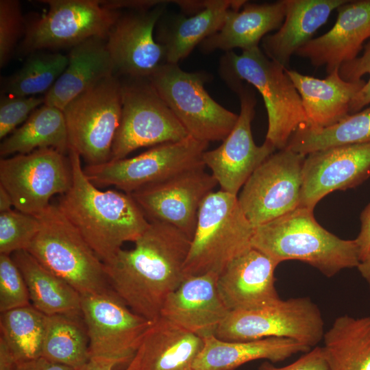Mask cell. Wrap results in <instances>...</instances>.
I'll use <instances>...</instances> for the list:
<instances>
[{
  "instance_id": "1",
  "label": "cell",
  "mask_w": 370,
  "mask_h": 370,
  "mask_svg": "<svg viewBox=\"0 0 370 370\" xmlns=\"http://www.w3.org/2000/svg\"><path fill=\"white\" fill-rule=\"evenodd\" d=\"M149 223L134 248L120 249L103 264L112 290L132 311L153 321L186 278L191 239L169 224Z\"/></svg>"
},
{
  "instance_id": "2",
  "label": "cell",
  "mask_w": 370,
  "mask_h": 370,
  "mask_svg": "<svg viewBox=\"0 0 370 370\" xmlns=\"http://www.w3.org/2000/svg\"><path fill=\"white\" fill-rule=\"evenodd\" d=\"M72 183L57 206L99 258L109 261L128 241L135 242L149 225L130 194L101 191L86 177L79 155L69 150Z\"/></svg>"
},
{
  "instance_id": "3",
  "label": "cell",
  "mask_w": 370,
  "mask_h": 370,
  "mask_svg": "<svg viewBox=\"0 0 370 370\" xmlns=\"http://www.w3.org/2000/svg\"><path fill=\"white\" fill-rule=\"evenodd\" d=\"M251 245L278 264L299 260L328 278L360 262L355 239L338 238L316 221L313 210L301 206L254 227Z\"/></svg>"
},
{
  "instance_id": "4",
  "label": "cell",
  "mask_w": 370,
  "mask_h": 370,
  "mask_svg": "<svg viewBox=\"0 0 370 370\" xmlns=\"http://www.w3.org/2000/svg\"><path fill=\"white\" fill-rule=\"evenodd\" d=\"M285 69L257 47L242 51L239 55L232 51L225 52L219 70L230 88L244 82L260 92L268 116L265 140L278 150L287 147L298 128L309 125L300 95Z\"/></svg>"
},
{
  "instance_id": "5",
  "label": "cell",
  "mask_w": 370,
  "mask_h": 370,
  "mask_svg": "<svg viewBox=\"0 0 370 370\" xmlns=\"http://www.w3.org/2000/svg\"><path fill=\"white\" fill-rule=\"evenodd\" d=\"M254 230L238 196L221 190L209 194L199 210L184 263L185 275H219L234 259L251 248Z\"/></svg>"
},
{
  "instance_id": "6",
  "label": "cell",
  "mask_w": 370,
  "mask_h": 370,
  "mask_svg": "<svg viewBox=\"0 0 370 370\" xmlns=\"http://www.w3.org/2000/svg\"><path fill=\"white\" fill-rule=\"evenodd\" d=\"M37 217L40 230L27 251L40 264L81 295L112 291L103 262L57 205L50 204Z\"/></svg>"
},
{
  "instance_id": "7",
  "label": "cell",
  "mask_w": 370,
  "mask_h": 370,
  "mask_svg": "<svg viewBox=\"0 0 370 370\" xmlns=\"http://www.w3.org/2000/svg\"><path fill=\"white\" fill-rule=\"evenodd\" d=\"M210 79L206 72H186L171 63L161 66L149 78L188 136L208 143L223 141L238 118L208 93L204 84Z\"/></svg>"
},
{
  "instance_id": "8",
  "label": "cell",
  "mask_w": 370,
  "mask_h": 370,
  "mask_svg": "<svg viewBox=\"0 0 370 370\" xmlns=\"http://www.w3.org/2000/svg\"><path fill=\"white\" fill-rule=\"evenodd\" d=\"M122 110V82L114 75L87 89L62 110L69 150L95 165L111 158Z\"/></svg>"
},
{
  "instance_id": "9",
  "label": "cell",
  "mask_w": 370,
  "mask_h": 370,
  "mask_svg": "<svg viewBox=\"0 0 370 370\" xmlns=\"http://www.w3.org/2000/svg\"><path fill=\"white\" fill-rule=\"evenodd\" d=\"M47 12L26 21L25 35L16 53L27 56L38 51L74 46L91 38L106 40L121 16L119 10L102 6L98 0H44Z\"/></svg>"
},
{
  "instance_id": "10",
  "label": "cell",
  "mask_w": 370,
  "mask_h": 370,
  "mask_svg": "<svg viewBox=\"0 0 370 370\" xmlns=\"http://www.w3.org/2000/svg\"><path fill=\"white\" fill-rule=\"evenodd\" d=\"M324 325L318 306L301 297L254 310H231L214 336L226 341L287 338L312 348L323 339Z\"/></svg>"
},
{
  "instance_id": "11",
  "label": "cell",
  "mask_w": 370,
  "mask_h": 370,
  "mask_svg": "<svg viewBox=\"0 0 370 370\" xmlns=\"http://www.w3.org/2000/svg\"><path fill=\"white\" fill-rule=\"evenodd\" d=\"M127 79L122 83L121 116L110 160L125 158L141 147L188 136L149 79Z\"/></svg>"
},
{
  "instance_id": "12",
  "label": "cell",
  "mask_w": 370,
  "mask_h": 370,
  "mask_svg": "<svg viewBox=\"0 0 370 370\" xmlns=\"http://www.w3.org/2000/svg\"><path fill=\"white\" fill-rule=\"evenodd\" d=\"M208 145L188 136L180 141L152 147L132 158L87 165L84 171L95 186H114L131 194L184 171L205 166L203 155Z\"/></svg>"
},
{
  "instance_id": "13",
  "label": "cell",
  "mask_w": 370,
  "mask_h": 370,
  "mask_svg": "<svg viewBox=\"0 0 370 370\" xmlns=\"http://www.w3.org/2000/svg\"><path fill=\"white\" fill-rule=\"evenodd\" d=\"M72 183L69 158L53 148L0 160V185L9 193L16 210L40 214L55 195L66 193Z\"/></svg>"
},
{
  "instance_id": "14",
  "label": "cell",
  "mask_w": 370,
  "mask_h": 370,
  "mask_svg": "<svg viewBox=\"0 0 370 370\" xmlns=\"http://www.w3.org/2000/svg\"><path fill=\"white\" fill-rule=\"evenodd\" d=\"M305 158L288 148L279 150L249 177L238 199L254 228L299 206Z\"/></svg>"
},
{
  "instance_id": "15",
  "label": "cell",
  "mask_w": 370,
  "mask_h": 370,
  "mask_svg": "<svg viewBox=\"0 0 370 370\" xmlns=\"http://www.w3.org/2000/svg\"><path fill=\"white\" fill-rule=\"evenodd\" d=\"M81 297L90 358L130 363L153 321L132 311L113 291Z\"/></svg>"
},
{
  "instance_id": "16",
  "label": "cell",
  "mask_w": 370,
  "mask_h": 370,
  "mask_svg": "<svg viewBox=\"0 0 370 370\" xmlns=\"http://www.w3.org/2000/svg\"><path fill=\"white\" fill-rule=\"evenodd\" d=\"M238 96L241 111L236 125L217 148L203 155L205 166L210 169L221 190L238 196L254 171L276 149L265 140L256 145L251 132L256 98L251 86L240 82L230 88Z\"/></svg>"
},
{
  "instance_id": "17",
  "label": "cell",
  "mask_w": 370,
  "mask_h": 370,
  "mask_svg": "<svg viewBox=\"0 0 370 370\" xmlns=\"http://www.w3.org/2000/svg\"><path fill=\"white\" fill-rule=\"evenodd\" d=\"M205 167L184 171L130 195L149 222L169 224L192 239L201 205L218 186Z\"/></svg>"
},
{
  "instance_id": "18",
  "label": "cell",
  "mask_w": 370,
  "mask_h": 370,
  "mask_svg": "<svg viewBox=\"0 0 370 370\" xmlns=\"http://www.w3.org/2000/svg\"><path fill=\"white\" fill-rule=\"evenodd\" d=\"M167 2L121 14L106 40L114 73L127 78L149 79L166 63L165 49L153 31Z\"/></svg>"
},
{
  "instance_id": "19",
  "label": "cell",
  "mask_w": 370,
  "mask_h": 370,
  "mask_svg": "<svg viewBox=\"0 0 370 370\" xmlns=\"http://www.w3.org/2000/svg\"><path fill=\"white\" fill-rule=\"evenodd\" d=\"M370 177V143L334 146L306 156L299 206L314 210L329 193L355 188Z\"/></svg>"
},
{
  "instance_id": "20",
  "label": "cell",
  "mask_w": 370,
  "mask_h": 370,
  "mask_svg": "<svg viewBox=\"0 0 370 370\" xmlns=\"http://www.w3.org/2000/svg\"><path fill=\"white\" fill-rule=\"evenodd\" d=\"M218 276H186L166 299L160 317L202 338L215 335L230 312L218 291Z\"/></svg>"
},
{
  "instance_id": "21",
  "label": "cell",
  "mask_w": 370,
  "mask_h": 370,
  "mask_svg": "<svg viewBox=\"0 0 370 370\" xmlns=\"http://www.w3.org/2000/svg\"><path fill=\"white\" fill-rule=\"evenodd\" d=\"M278 265L253 247L234 259L217 279L219 295L228 310H254L281 300L275 286Z\"/></svg>"
},
{
  "instance_id": "22",
  "label": "cell",
  "mask_w": 370,
  "mask_h": 370,
  "mask_svg": "<svg viewBox=\"0 0 370 370\" xmlns=\"http://www.w3.org/2000/svg\"><path fill=\"white\" fill-rule=\"evenodd\" d=\"M336 10L333 27L295 53L315 66H325L328 74L357 58L363 42L370 38V0H347Z\"/></svg>"
},
{
  "instance_id": "23",
  "label": "cell",
  "mask_w": 370,
  "mask_h": 370,
  "mask_svg": "<svg viewBox=\"0 0 370 370\" xmlns=\"http://www.w3.org/2000/svg\"><path fill=\"white\" fill-rule=\"evenodd\" d=\"M202 338L160 317L143 336L127 370H194Z\"/></svg>"
},
{
  "instance_id": "24",
  "label": "cell",
  "mask_w": 370,
  "mask_h": 370,
  "mask_svg": "<svg viewBox=\"0 0 370 370\" xmlns=\"http://www.w3.org/2000/svg\"><path fill=\"white\" fill-rule=\"evenodd\" d=\"M336 68L325 79L303 75L285 69L300 95L302 105L312 129H322L340 122L350 114V105L365 84L362 79L346 81Z\"/></svg>"
},
{
  "instance_id": "25",
  "label": "cell",
  "mask_w": 370,
  "mask_h": 370,
  "mask_svg": "<svg viewBox=\"0 0 370 370\" xmlns=\"http://www.w3.org/2000/svg\"><path fill=\"white\" fill-rule=\"evenodd\" d=\"M347 0H284L285 17L278 30L265 36L262 51L286 68L291 56L307 44L330 14Z\"/></svg>"
},
{
  "instance_id": "26",
  "label": "cell",
  "mask_w": 370,
  "mask_h": 370,
  "mask_svg": "<svg viewBox=\"0 0 370 370\" xmlns=\"http://www.w3.org/2000/svg\"><path fill=\"white\" fill-rule=\"evenodd\" d=\"M284 17V0L264 3L247 1L241 9L232 8L228 12L222 27L199 45L200 50L208 53L259 47L269 32L281 27Z\"/></svg>"
},
{
  "instance_id": "27",
  "label": "cell",
  "mask_w": 370,
  "mask_h": 370,
  "mask_svg": "<svg viewBox=\"0 0 370 370\" xmlns=\"http://www.w3.org/2000/svg\"><path fill=\"white\" fill-rule=\"evenodd\" d=\"M68 64L50 90L45 104L60 110L100 81L115 74L106 40L89 38L71 49Z\"/></svg>"
},
{
  "instance_id": "28",
  "label": "cell",
  "mask_w": 370,
  "mask_h": 370,
  "mask_svg": "<svg viewBox=\"0 0 370 370\" xmlns=\"http://www.w3.org/2000/svg\"><path fill=\"white\" fill-rule=\"evenodd\" d=\"M203 340V348L193 364L194 370H235L247 362L259 359L276 363L311 349L295 340L282 337L226 341L213 335Z\"/></svg>"
},
{
  "instance_id": "29",
  "label": "cell",
  "mask_w": 370,
  "mask_h": 370,
  "mask_svg": "<svg viewBox=\"0 0 370 370\" xmlns=\"http://www.w3.org/2000/svg\"><path fill=\"white\" fill-rule=\"evenodd\" d=\"M245 0L205 1L202 10L189 17L179 16L159 30L157 41L165 49L166 63L177 64L198 45L217 33L228 12L241 9Z\"/></svg>"
},
{
  "instance_id": "30",
  "label": "cell",
  "mask_w": 370,
  "mask_h": 370,
  "mask_svg": "<svg viewBox=\"0 0 370 370\" xmlns=\"http://www.w3.org/2000/svg\"><path fill=\"white\" fill-rule=\"evenodd\" d=\"M12 257L26 283L31 304L47 316L82 315L81 295L69 283L40 264L27 250Z\"/></svg>"
},
{
  "instance_id": "31",
  "label": "cell",
  "mask_w": 370,
  "mask_h": 370,
  "mask_svg": "<svg viewBox=\"0 0 370 370\" xmlns=\"http://www.w3.org/2000/svg\"><path fill=\"white\" fill-rule=\"evenodd\" d=\"M323 340L329 370H370V316L338 317Z\"/></svg>"
},
{
  "instance_id": "32",
  "label": "cell",
  "mask_w": 370,
  "mask_h": 370,
  "mask_svg": "<svg viewBox=\"0 0 370 370\" xmlns=\"http://www.w3.org/2000/svg\"><path fill=\"white\" fill-rule=\"evenodd\" d=\"M42 148H53L65 154L69 151L67 129L62 110L42 104L0 145L1 158L26 154Z\"/></svg>"
},
{
  "instance_id": "33",
  "label": "cell",
  "mask_w": 370,
  "mask_h": 370,
  "mask_svg": "<svg viewBox=\"0 0 370 370\" xmlns=\"http://www.w3.org/2000/svg\"><path fill=\"white\" fill-rule=\"evenodd\" d=\"M41 357L77 370L89 361V339L82 315L47 316Z\"/></svg>"
},
{
  "instance_id": "34",
  "label": "cell",
  "mask_w": 370,
  "mask_h": 370,
  "mask_svg": "<svg viewBox=\"0 0 370 370\" xmlns=\"http://www.w3.org/2000/svg\"><path fill=\"white\" fill-rule=\"evenodd\" d=\"M370 105V104H369ZM370 143V106L322 129L298 128L286 148L307 155L331 147Z\"/></svg>"
},
{
  "instance_id": "35",
  "label": "cell",
  "mask_w": 370,
  "mask_h": 370,
  "mask_svg": "<svg viewBox=\"0 0 370 370\" xmlns=\"http://www.w3.org/2000/svg\"><path fill=\"white\" fill-rule=\"evenodd\" d=\"M68 64V56L53 51H38L27 56L22 67L3 77L1 95L29 97L47 93Z\"/></svg>"
},
{
  "instance_id": "36",
  "label": "cell",
  "mask_w": 370,
  "mask_h": 370,
  "mask_svg": "<svg viewBox=\"0 0 370 370\" xmlns=\"http://www.w3.org/2000/svg\"><path fill=\"white\" fill-rule=\"evenodd\" d=\"M47 316L32 304L1 312V336L17 362L41 356Z\"/></svg>"
},
{
  "instance_id": "37",
  "label": "cell",
  "mask_w": 370,
  "mask_h": 370,
  "mask_svg": "<svg viewBox=\"0 0 370 370\" xmlns=\"http://www.w3.org/2000/svg\"><path fill=\"white\" fill-rule=\"evenodd\" d=\"M39 230L36 216L12 209L0 212V254L27 250Z\"/></svg>"
},
{
  "instance_id": "38",
  "label": "cell",
  "mask_w": 370,
  "mask_h": 370,
  "mask_svg": "<svg viewBox=\"0 0 370 370\" xmlns=\"http://www.w3.org/2000/svg\"><path fill=\"white\" fill-rule=\"evenodd\" d=\"M26 20L18 0H0V67L10 62L23 39Z\"/></svg>"
},
{
  "instance_id": "39",
  "label": "cell",
  "mask_w": 370,
  "mask_h": 370,
  "mask_svg": "<svg viewBox=\"0 0 370 370\" xmlns=\"http://www.w3.org/2000/svg\"><path fill=\"white\" fill-rule=\"evenodd\" d=\"M31 304L23 276L11 255L0 254V312Z\"/></svg>"
},
{
  "instance_id": "40",
  "label": "cell",
  "mask_w": 370,
  "mask_h": 370,
  "mask_svg": "<svg viewBox=\"0 0 370 370\" xmlns=\"http://www.w3.org/2000/svg\"><path fill=\"white\" fill-rule=\"evenodd\" d=\"M45 103V96L12 97L1 95L0 138H5L16 127L29 118L38 107Z\"/></svg>"
},
{
  "instance_id": "41",
  "label": "cell",
  "mask_w": 370,
  "mask_h": 370,
  "mask_svg": "<svg viewBox=\"0 0 370 370\" xmlns=\"http://www.w3.org/2000/svg\"><path fill=\"white\" fill-rule=\"evenodd\" d=\"M340 76L346 81H358L368 74L369 80L353 99L349 112L350 114L359 112L362 108L370 104V41L365 45L362 55L343 64L338 69Z\"/></svg>"
},
{
  "instance_id": "42",
  "label": "cell",
  "mask_w": 370,
  "mask_h": 370,
  "mask_svg": "<svg viewBox=\"0 0 370 370\" xmlns=\"http://www.w3.org/2000/svg\"><path fill=\"white\" fill-rule=\"evenodd\" d=\"M258 370H329L322 347L315 346L293 362L277 367L269 361L263 362Z\"/></svg>"
},
{
  "instance_id": "43",
  "label": "cell",
  "mask_w": 370,
  "mask_h": 370,
  "mask_svg": "<svg viewBox=\"0 0 370 370\" xmlns=\"http://www.w3.org/2000/svg\"><path fill=\"white\" fill-rule=\"evenodd\" d=\"M360 221V232L355 240L361 262L370 254V203L361 212Z\"/></svg>"
},
{
  "instance_id": "44",
  "label": "cell",
  "mask_w": 370,
  "mask_h": 370,
  "mask_svg": "<svg viewBox=\"0 0 370 370\" xmlns=\"http://www.w3.org/2000/svg\"><path fill=\"white\" fill-rule=\"evenodd\" d=\"M164 1L156 0H111L100 1V3L104 8L119 10L121 8H128L133 10H142L151 9Z\"/></svg>"
},
{
  "instance_id": "45",
  "label": "cell",
  "mask_w": 370,
  "mask_h": 370,
  "mask_svg": "<svg viewBox=\"0 0 370 370\" xmlns=\"http://www.w3.org/2000/svg\"><path fill=\"white\" fill-rule=\"evenodd\" d=\"M15 370H77L73 367L49 361L43 357L17 362Z\"/></svg>"
},
{
  "instance_id": "46",
  "label": "cell",
  "mask_w": 370,
  "mask_h": 370,
  "mask_svg": "<svg viewBox=\"0 0 370 370\" xmlns=\"http://www.w3.org/2000/svg\"><path fill=\"white\" fill-rule=\"evenodd\" d=\"M17 361L5 341L0 338V370H15Z\"/></svg>"
},
{
  "instance_id": "47",
  "label": "cell",
  "mask_w": 370,
  "mask_h": 370,
  "mask_svg": "<svg viewBox=\"0 0 370 370\" xmlns=\"http://www.w3.org/2000/svg\"><path fill=\"white\" fill-rule=\"evenodd\" d=\"M116 365H119L118 363L112 360L90 358L89 361L79 370H113Z\"/></svg>"
},
{
  "instance_id": "48",
  "label": "cell",
  "mask_w": 370,
  "mask_h": 370,
  "mask_svg": "<svg viewBox=\"0 0 370 370\" xmlns=\"http://www.w3.org/2000/svg\"><path fill=\"white\" fill-rule=\"evenodd\" d=\"M12 199L7 190L0 185V212L12 210Z\"/></svg>"
},
{
  "instance_id": "49",
  "label": "cell",
  "mask_w": 370,
  "mask_h": 370,
  "mask_svg": "<svg viewBox=\"0 0 370 370\" xmlns=\"http://www.w3.org/2000/svg\"><path fill=\"white\" fill-rule=\"evenodd\" d=\"M357 269L370 286V254L360 262Z\"/></svg>"
}]
</instances>
